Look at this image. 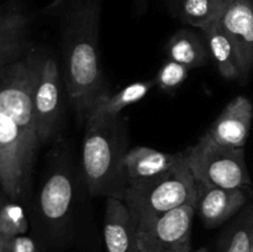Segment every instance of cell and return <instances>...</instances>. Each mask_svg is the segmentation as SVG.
Here are the masks:
<instances>
[{
	"label": "cell",
	"instance_id": "cell-1",
	"mask_svg": "<svg viewBox=\"0 0 253 252\" xmlns=\"http://www.w3.org/2000/svg\"><path fill=\"white\" fill-rule=\"evenodd\" d=\"M53 14L61 15L64 90L84 125L91 108L110 94L99 53L100 0H68Z\"/></svg>",
	"mask_w": 253,
	"mask_h": 252
},
{
	"label": "cell",
	"instance_id": "cell-2",
	"mask_svg": "<svg viewBox=\"0 0 253 252\" xmlns=\"http://www.w3.org/2000/svg\"><path fill=\"white\" fill-rule=\"evenodd\" d=\"M126 152V127L120 116L85 124L82 167L90 195L124 199L128 185Z\"/></svg>",
	"mask_w": 253,
	"mask_h": 252
},
{
	"label": "cell",
	"instance_id": "cell-3",
	"mask_svg": "<svg viewBox=\"0 0 253 252\" xmlns=\"http://www.w3.org/2000/svg\"><path fill=\"white\" fill-rule=\"evenodd\" d=\"M197 199V182L184 157L172 169L157 177L128 183L123 200L140 232L166 212L195 204Z\"/></svg>",
	"mask_w": 253,
	"mask_h": 252
},
{
	"label": "cell",
	"instance_id": "cell-4",
	"mask_svg": "<svg viewBox=\"0 0 253 252\" xmlns=\"http://www.w3.org/2000/svg\"><path fill=\"white\" fill-rule=\"evenodd\" d=\"M74 200V175L66 153H53L36 200V221L42 234L54 242L67 236Z\"/></svg>",
	"mask_w": 253,
	"mask_h": 252
},
{
	"label": "cell",
	"instance_id": "cell-5",
	"mask_svg": "<svg viewBox=\"0 0 253 252\" xmlns=\"http://www.w3.org/2000/svg\"><path fill=\"white\" fill-rule=\"evenodd\" d=\"M184 152L197 184L230 189H246L251 185L245 148L220 145L207 131Z\"/></svg>",
	"mask_w": 253,
	"mask_h": 252
},
{
	"label": "cell",
	"instance_id": "cell-6",
	"mask_svg": "<svg viewBox=\"0 0 253 252\" xmlns=\"http://www.w3.org/2000/svg\"><path fill=\"white\" fill-rule=\"evenodd\" d=\"M58 64L44 54L34 93V113L41 146L54 140L63 120V88Z\"/></svg>",
	"mask_w": 253,
	"mask_h": 252
},
{
	"label": "cell",
	"instance_id": "cell-7",
	"mask_svg": "<svg viewBox=\"0 0 253 252\" xmlns=\"http://www.w3.org/2000/svg\"><path fill=\"white\" fill-rule=\"evenodd\" d=\"M195 204H187L166 212L140 231L142 252H170L190 244Z\"/></svg>",
	"mask_w": 253,
	"mask_h": 252
},
{
	"label": "cell",
	"instance_id": "cell-8",
	"mask_svg": "<svg viewBox=\"0 0 253 252\" xmlns=\"http://www.w3.org/2000/svg\"><path fill=\"white\" fill-rule=\"evenodd\" d=\"M219 25L236 51L245 81L253 69V0H225Z\"/></svg>",
	"mask_w": 253,
	"mask_h": 252
},
{
	"label": "cell",
	"instance_id": "cell-9",
	"mask_svg": "<svg viewBox=\"0 0 253 252\" xmlns=\"http://www.w3.org/2000/svg\"><path fill=\"white\" fill-rule=\"evenodd\" d=\"M198 185L195 211L207 229H215L236 216L247 203L245 189Z\"/></svg>",
	"mask_w": 253,
	"mask_h": 252
},
{
	"label": "cell",
	"instance_id": "cell-10",
	"mask_svg": "<svg viewBox=\"0 0 253 252\" xmlns=\"http://www.w3.org/2000/svg\"><path fill=\"white\" fill-rule=\"evenodd\" d=\"M253 105L249 98L239 95L224 108L211 127L209 135L220 145L232 148H245L251 131Z\"/></svg>",
	"mask_w": 253,
	"mask_h": 252
},
{
	"label": "cell",
	"instance_id": "cell-11",
	"mask_svg": "<svg viewBox=\"0 0 253 252\" xmlns=\"http://www.w3.org/2000/svg\"><path fill=\"white\" fill-rule=\"evenodd\" d=\"M106 252H142L140 232L124 200L108 198L104 216Z\"/></svg>",
	"mask_w": 253,
	"mask_h": 252
},
{
	"label": "cell",
	"instance_id": "cell-12",
	"mask_svg": "<svg viewBox=\"0 0 253 252\" xmlns=\"http://www.w3.org/2000/svg\"><path fill=\"white\" fill-rule=\"evenodd\" d=\"M185 153H166L153 148L138 146L127 151L124 157L126 177L128 183L150 179L172 169L180 161L184 160Z\"/></svg>",
	"mask_w": 253,
	"mask_h": 252
},
{
	"label": "cell",
	"instance_id": "cell-13",
	"mask_svg": "<svg viewBox=\"0 0 253 252\" xmlns=\"http://www.w3.org/2000/svg\"><path fill=\"white\" fill-rule=\"evenodd\" d=\"M155 85V81L135 82L114 94H108L95 104L86 115L85 124L90 121L103 120L120 116V113L127 106L142 100ZM84 124V125H85Z\"/></svg>",
	"mask_w": 253,
	"mask_h": 252
},
{
	"label": "cell",
	"instance_id": "cell-14",
	"mask_svg": "<svg viewBox=\"0 0 253 252\" xmlns=\"http://www.w3.org/2000/svg\"><path fill=\"white\" fill-rule=\"evenodd\" d=\"M210 57L214 59L220 74L227 81L241 79V67L231 41L220 27L219 21L202 30Z\"/></svg>",
	"mask_w": 253,
	"mask_h": 252
},
{
	"label": "cell",
	"instance_id": "cell-15",
	"mask_svg": "<svg viewBox=\"0 0 253 252\" xmlns=\"http://www.w3.org/2000/svg\"><path fill=\"white\" fill-rule=\"evenodd\" d=\"M168 58L189 69L203 67L209 59L204 40L192 30L183 29L175 32L167 43Z\"/></svg>",
	"mask_w": 253,
	"mask_h": 252
},
{
	"label": "cell",
	"instance_id": "cell-16",
	"mask_svg": "<svg viewBox=\"0 0 253 252\" xmlns=\"http://www.w3.org/2000/svg\"><path fill=\"white\" fill-rule=\"evenodd\" d=\"M225 0H172V11L180 21L204 30L215 24L224 11Z\"/></svg>",
	"mask_w": 253,
	"mask_h": 252
},
{
	"label": "cell",
	"instance_id": "cell-17",
	"mask_svg": "<svg viewBox=\"0 0 253 252\" xmlns=\"http://www.w3.org/2000/svg\"><path fill=\"white\" fill-rule=\"evenodd\" d=\"M216 252H253V203L246 205L222 232Z\"/></svg>",
	"mask_w": 253,
	"mask_h": 252
},
{
	"label": "cell",
	"instance_id": "cell-18",
	"mask_svg": "<svg viewBox=\"0 0 253 252\" xmlns=\"http://www.w3.org/2000/svg\"><path fill=\"white\" fill-rule=\"evenodd\" d=\"M29 231V219L19 202L6 198L0 202V234L15 239Z\"/></svg>",
	"mask_w": 253,
	"mask_h": 252
},
{
	"label": "cell",
	"instance_id": "cell-19",
	"mask_svg": "<svg viewBox=\"0 0 253 252\" xmlns=\"http://www.w3.org/2000/svg\"><path fill=\"white\" fill-rule=\"evenodd\" d=\"M189 71L188 67L168 58L158 71L155 83L166 93H173L187 81Z\"/></svg>",
	"mask_w": 253,
	"mask_h": 252
},
{
	"label": "cell",
	"instance_id": "cell-20",
	"mask_svg": "<svg viewBox=\"0 0 253 252\" xmlns=\"http://www.w3.org/2000/svg\"><path fill=\"white\" fill-rule=\"evenodd\" d=\"M12 252H46L37 240L29 235H21L14 239Z\"/></svg>",
	"mask_w": 253,
	"mask_h": 252
},
{
	"label": "cell",
	"instance_id": "cell-21",
	"mask_svg": "<svg viewBox=\"0 0 253 252\" xmlns=\"http://www.w3.org/2000/svg\"><path fill=\"white\" fill-rule=\"evenodd\" d=\"M14 239L0 234V252H12Z\"/></svg>",
	"mask_w": 253,
	"mask_h": 252
},
{
	"label": "cell",
	"instance_id": "cell-22",
	"mask_svg": "<svg viewBox=\"0 0 253 252\" xmlns=\"http://www.w3.org/2000/svg\"><path fill=\"white\" fill-rule=\"evenodd\" d=\"M66 1H68V0H53V1L44 9V11L48 12V14H53V12L56 11L59 6H62Z\"/></svg>",
	"mask_w": 253,
	"mask_h": 252
},
{
	"label": "cell",
	"instance_id": "cell-23",
	"mask_svg": "<svg viewBox=\"0 0 253 252\" xmlns=\"http://www.w3.org/2000/svg\"><path fill=\"white\" fill-rule=\"evenodd\" d=\"M170 252H192V250H190V244L179 247V249L173 250V251H170Z\"/></svg>",
	"mask_w": 253,
	"mask_h": 252
},
{
	"label": "cell",
	"instance_id": "cell-24",
	"mask_svg": "<svg viewBox=\"0 0 253 252\" xmlns=\"http://www.w3.org/2000/svg\"><path fill=\"white\" fill-rule=\"evenodd\" d=\"M194 252H209V250L205 249V247H202V249L197 250V251H194Z\"/></svg>",
	"mask_w": 253,
	"mask_h": 252
}]
</instances>
